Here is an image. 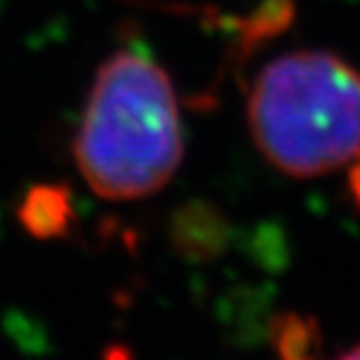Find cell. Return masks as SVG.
Instances as JSON below:
<instances>
[{
    "label": "cell",
    "instance_id": "5",
    "mask_svg": "<svg viewBox=\"0 0 360 360\" xmlns=\"http://www.w3.org/2000/svg\"><path fill=\"white\" fill-rule=\"evenodd\" d=\"M278 350L285 360H308V350L315 340V326L298 315H288L278 323Z\"/></svg>",
    "mask_w": 360,
    "mask_h": 360
},
{
    "label": "cell",
    "instance_id": "4",
    "mask_svg": "<svg viewBox=\"0 0 360 360\" xmlns=\"http://www.w3.org/2000/svg\"><path fill=\"white\" fill-rule=\"evenodd\" d=\"M180 250L195 258H205V255H215L223 245V225L218 218H205L202 210H198L195 218L180 220V231L175 236Z\"/></svg>",
    "mask_w": 360,
    "mask_h": 360
},
{
    "label": "cell",
    "instance_id": "6",
    "mask_svg": "<svg viewBox=\"0 0 360 360\" xmlns=\"http://www.w3.org/2000/svg\"><path fill=\"white\" fill-rule=\"evenodd\" d=\"M338 360H360V345L350 350V353H345L343 358H338Z\"/></svg>",
    "mask_w": 360,
    "mask_h": 360
},
{
    "label": "cell",
    "instance_id": "1",
    "mask_svg": "<svg viewBox=\"0 0 360 360\" xmlns=\"http://www.w3.org/2000/svg\"><path fill=\"white\" fill-rule=\"evenodd\" d=\"M183 158L178 98L155 60L118 51L90 88L75 138L85 183L105 200H138L158 193Z\"/></svg>",
    "mask_w": 360,
    "mask_h": 360
},
{
    "label": "cell",
    "instance_id": "3",
    "mask_svg": "<svg viewBox=\"0 0 360 360\" xmlns=\"http://www.w3.org/2000/svg\"><path fill=\"white\" fill-rule=\"evenodd\" d=\"M68 198L58 188H38L25 202L22 220L40 238L60 236L68 225Z\"/></svg>",
    "mask_w": 360,
    "mask_h": 360
},
{
    "label": "cell",
    "instance_id": "2",
    "mask_svg": "<svg viewBox=\"0 0 360 360\" xmlns=\"http://www.w3.org/2000/svg\"><path fill=\"white\" fill-rule=\"evenodd\" d=\"M248 120L255 146L292 178H315L360 155V73L323 51H295L260 70Z\"/></svg>",
    "mask_w": 360,
    "mask_h": 360
}]
</instances>
